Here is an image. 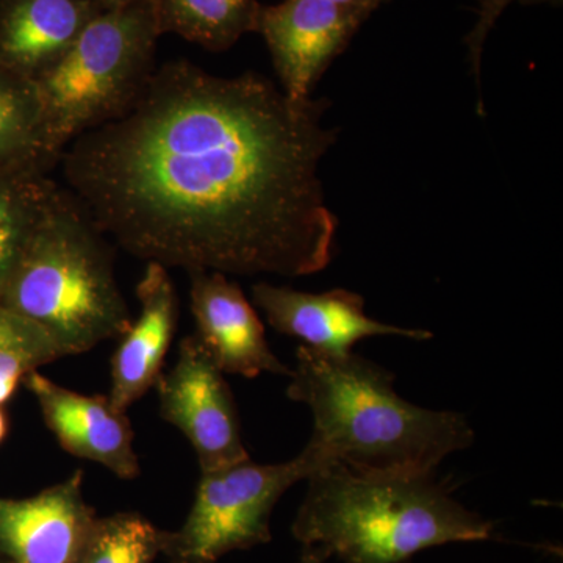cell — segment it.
<instances>
[{
    "label": "cell",
    "instance_id": "obj_1",
    "mask_svg": "<svg viewBox=\"0 0 563 563\" xmlns=\"http://www.w3.org/2000/svg\"><path fill=\"white\" fill-rule=\"evenodd\" d=\"M325 107L261 74L165 63L131 109L66 147L63 188L141 261L310 276L332 262L339 228L318 176L336 140Z\"/></svg>",
    "mask_w": 563,
    "mask_h": 563
},
{
    "label": "cell",
    "instance_id": "obj_2",
    "mask_svg": "<svg viewBox=\"0 0 563 563\" xmlns=\"http://www.w3.org/2000/svg\"><path fill=\"white\" fill-rule=\"evenodd\" d=\"M287 395L313 415L307 446L355 473L433 474L448 455L466 450L474 432L462 413L428 410L402 399L395 374L361 355L296 352Z\"/></svg>",
    "mask_w": 563,
    "mask_h": 563
},
{
    "label": "cell",
    "instance_id": "obj_3",
    "mask_svg": "<svg viewBox=\"0 0 563 563\" xmlns=\"http://www.w3.org/2000/svg\"><path fill=\"white\" fill-rule=\"evenodd\" d=\"M307 483L292 536L344 563H402L428 548L492 537L493 523L451 498L433 474H363L329 463Z\"/></svg>",
    "mask_w": 563,
    "mask_h": 563
},
{
    "label": "cell",
    "instance_id": "obj_4",
    "mask_svg": "<svg viewBox=\"0 0 563 563\" xmlns=\"http://www.w3.org/2000/svg\"><path fill=\"white\" fill-rule=\"evenodd\" d=\"M0 303L49 333L65 357L121 339L133 321L106 235L63 187L22 251Z\"/></svg>",
    "mask_w": 563,
    "mask_h": 563
},
{
    "label": "cell",
    "instance_id": "obj_5",
    "mask_svg": "<svg viewBox=\"0 0 563 563\" xmlns=\"http://www.w3.org/2000/svg\"><path fill=\"white\" fill-rule=\"evenodd\" d=\"M161 36L151 0L103 11L33 80L43 106V157L52 168L77 136L131 109L154 74Z\"/></svg>",
    "mask_w": 563,
    "mask_h": 563
},
{
    "label": "cell",
    "instance_id": "obj_6",
    "mask_svg": "<svg viewBox=\"0 0 563 563\" xmlns=\"http://www.w3.org/2000/svg\"><path fill=\"white\" fill-rule=\"evenodd\" d=\"M325 465L306 446L292 461L261 465L247 459L201 473L190 514L179 531L166 532L163 553L172 563H217L232 551L268 543L274 506Z\"/></svg>",
    "mask_w": 563,
    "mask_h": 563
},
{
    "label": "cell",
    "instance_id": "obj_7",
    "mask_svg": "<svg viewBox=\"0 0 563 563\" xmlns=\"http://www.w3.org/2000/svg\"><path fill=\"white\" fill-rule=\"evenodd\" d=\"M155 388L163 420L190 442L201 473L250 459L231 387L196 333L181 340L176 363Z\"/></svg>",
    "mask_w": 563,
    "mask_h": 563
},
{
    "label": "cell",
    "instance_id": "obj_8",
    "mask_svg": "<svg viewBox=\"0 0 563 563\" xmlns=\"http://www.w3.org/2000/svg\"><path fill=\"white\" fill-rule=\"evenodd\" d=\"M372 13L329 0H284L262 7L257 29L288 99L309 101L314 85Z\"/></svg>",
    "mask_w": 563,
    "mask_h": 563
},
{
    "label": "cell",
    "instance_id": "obj_9",
    "mask_svg": "<svg viewBox=\"0 0 563 563\" xmlns=\"http://www.w3.org/2000/svg\"><path fill=\"white\" fill-rule=\"evenodd\" d=\"M84 472L31 498L0 496V558L5 563H77L95 528Z\"/></svg>",
    "mask_w": 563,
    "mask_h": 563
},
{
    "label": "cell",
    "instance_id": "obj_10",
    "mask_svg": "<svg viewBox=\"0 0 563 563\" xmlns=\"http://www.w3.org/2000/svg\"><path fill=\"white\" fill-rule=\"evenodd\" d=\"M252 301L265 313L274 331L295 336L322 354H351L355 343L369 336L396 335L429 340L432 333L373 320L357 292L336 290L313 295L261 282L252 287Z\"/></svg>",
    "mask_w": 563,
    "mask_h": 563
},
{
    "label": "cell",
    "instance_id": "obj_11",
    "mask_svg": "<svg viewBox=\"0 0 563 563\" xmlns=\"http://www.w3.org/2000/svg\"><path fill=\"white\" fill-rule=\"evenodd\" d=\"M25 388L38 404L41 417L66 453L102 465L121 479L140 474L131 418L109 396L81 395L33 372Z\"/></svg>",
    "mask_w": 563,
    "mask_h": 563
},
{
    "label": "cell",
    "instance_id": "obj_12",
    "mask_svg": "<svg viewBox=\"0 0 563 563\" xmlns=\"http://www.w3.org/2000/svg\"><path fill=\"white\" fill-rule=\"evenodd\" d=\"M196 335L224 374L291 376L266 342L265 328L239 284L218 272L190 273Z\"/></svg>",
    "mask_w": 563,
    "mask_h": 563
},
{
    "label": "cell",
    "instance_id": "obj_13",
    "mask_svg": "<svg viewBox=\"0 0 563 563\" xmlns=\"http://www.w3.org/2000/svg\"><path fill=\"white\" fill-rule=\"evenodd\" d=\"M136 296L140 317L121 336L111 357L109 398L125 412L161 379L179 320L176 288L161 263L147 262Z\"/></svg>",
    "mask_w": 563,
    "mask_h": 563
},
{
    "label": "cell",
    "instance_id": "obj_14",
    "mask_svg": "<svg viewBox=\"0 0 563 563\" xmlns=\"http://www.w3.org/2000/svg\"><path fill=\"white\" fill-rule=\"evenodd\" d=\"M101 13L92 0H0V66L38 79Z\"/></svg>",
    "mask_w": 563,
    "mask_h": 563
},
{
    "label": "cell",
    "instance_id": "obj_15",
    "mask_svg": "<svg viewBox=\"0 0 563 563\" xmlns=\"http://www.w3.org/2000/svg\"><path fill=\"white\" fill-rule=\"evenodd\" d=\"M32 163L0 165V295L62 185Z\"/></svg>",
    "mask_w": 563,
    "mask_h": 563
},
{
    "label": "cell",
    "instance_id": "obj_16",
    "mask_svg": "<svg viewBox=\"0 0 563 563\" xmlns=\"http://www.w3.org/2000/svg\"><path fill=\"white\" fill-rule=\"evenodd\" d=\"M161 33H174L207 51L231 49L257 29V0H151Z\"/></svg>",
    "mask_w": 563,
    "mask_h": 563
},
{
    "label": "cell",
    "instance_id": "obj_17",
    "mask_svg": "<svg viewBox=\"0 0 563 563\" xmlns=\"http://www.w3.org/2000/svg\"><path fill=\"white\" fill-rule=\"evenodd\" d=\"M14 163L54 169L43 157V106L35 81L0 66V165Z\"/></svg>",
    "mask_w": 563,
    "mask_h": 563
},
{
    "label": "cell",
    "instance_id": "obj_18",
    "mask_svg": "<svg viewBox=\"0 0 563 563\" xmlns=\"http://www.w3.org/2000/svg\"><path fill=\"white\" fill-rule=\"evenodd\" d=\"M63 357L49 333L0 303V406L16 395L29 374Z\"/></svg>",
    "mask_w": 563,
    "mask_h": 563
},
{
    "label": "cell",
    "instance_id": "obj_19",
    "mask_svg": "<svg viewBox=\"0 0 563 563\" xmlns=\"http://www.w3.org/2000/svg\"><path fill=\"white\" fill-rule=\"evenodd\" d=\"M166 532L139 514L98 518L77 563H152L163 553Z\"/></svg>",
    "mask_w": 563,
    "mask_h": 563
},
{
    "label": "cell",
    "instance_id": "obj_20",
    "mask_svg": "<svg viewBox=\"0 0 563 563\" xmlns=\"http://www.w3.org/2000/svg\"><path fill=\"white\" fill-rule=\"evenodd\" d=\"M514 2L521 3H540L550 2L558 5L562 0H483L481 3L479 14H477L476 24L473 31L466 36V47H468V58L472 63L473 76L476 77L477 85H479L481 76V60H483V52L485 40L488 33L495 27L499 16L504 13L507 7L512 5Z\"/></svg>",
    "mask_w": 563,
    "mask_h": 563
},
{
    "label": "cell",
    "instance_id": "obj_21",
    "mask_svg": "<svg viewBox=\"0 0 563 563\" xmlns=\"http://www.w3.org/2000/svg\"><path fill=\"white\" fill-rule=\"evenodd\" d=\"M331 558L325 548L322 547H303L301 558L298 563H324Z\"/></svg>",
    "mask_w": 563,
    "mask_h": 563
},
{
    "label": "cell",
    "instance_id": "obj_22",
    "mask_svg": "<svg viewBox=\"0 0 563 563\" xmlns=\"http://www.w3.org/2000/svg\"><path fill=\"white\" fill-rule=\"evenodd\" d=\"M329 2L340 3V5L357 7V9L369 11L373 13L374 10L379 9L388 0H329Z\"/></svg>",
    "mask_w": 563,
    "mask_h": 563
},
{
    "label": "cell",
    "instance_id": "obj_23",
    "mask_svg": "<svg viewBox=\"0 0 563 563\" xmlns=\"http://www.w3.org/2000/svg\"><path fill=\"white\" fill-rule=\"evenodd\" d=\"M92 2L98 3L102 11H110L131 5V3L139 2V0H92Z\"/></svg>",
    "mask_w": 563,
    "mask_h": 563
},
{
    "label": "cell",
    "instance_id": "obj_24",
    "mask_svg": "<svg viewBox=\"0 0 563 563\" xmlns=\"http://www.w3.org/2000/svg\"><path fill=\"white\" fill-rule=\"evenodd\" d=\"M9 417H7L5 410H3V406H0V444L3 443V440L7 439V433H9Z\"/></svg>",
    "mask_w": 563,
    "mask_h": 563
}]
</instances>
